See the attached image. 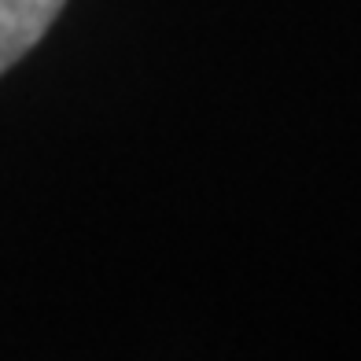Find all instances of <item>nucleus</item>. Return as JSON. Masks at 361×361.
<instances>
[{
  "label": "nucleus",
  "instance_id": "f257e3e1",
  "mask_svg": "<svg viewBox=\"0 0 361 361\" xmlns=\"http://www.w3.org/2000/svg\"><path fill=\"white\" fill-rule=\"evenodd\" d=\"M63 4L67 0H0V74L48 34Z\"/></svg>",
  "mask_w": 361,
  "mask_h": 361
}]
</instances>
